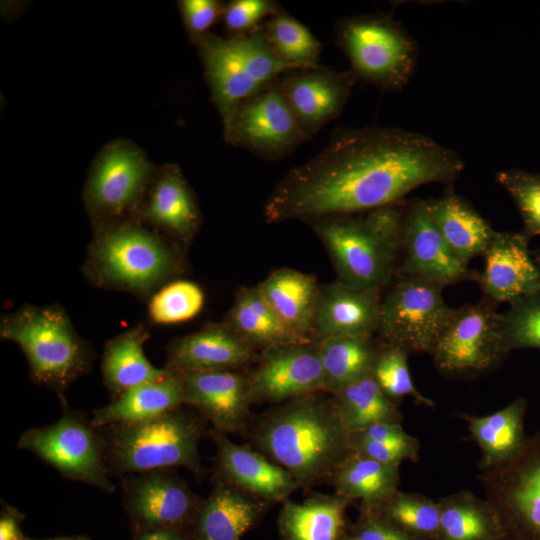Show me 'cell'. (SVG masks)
<instances>
[{"label":"cell","instance_id":"bcb514c9","mask_svg":"<svg viewBox=\"0 0 540 540\" xmlns=\"http://www.w3.org/2000/svg\"><path fill=\"white\" fill-rule=\"evenodd\" d=\"M349 533L361 540H414L375 513L364 510H359V516L350 525Z\"/></svg>","mask_w":540,"mask_h":540},{"label":"cell","instance_id":"4316f807","mask_svg":"<svg viewBox=\"0 0 540 540\" xmlns=\"http://www.w3.org/2000/svg\"><path fill=\"white\" fill-rule=\"evenodd\" d=\"M430 215L452 251L465 263L483 255L496 234L489 222L450 186L428 200Z\"/></svg>","mask_w":540,"mask_h":540},{"label":"cell","instance_id":"f6af8a7d","mask_svg":"<svg viewBox=\"0 0 540 540\" xmlns=\"http://www.w3.org/2000/svg\"><path fill=\"white\" fill-rule=\"evenodd\" d=\"M179 7L185 27L196 42L223 15L225 4L216 0H182Z\"/></svg>","mask_w":540,"mask_h":540},{"label":"cell","instance_id":"ee69618b","mask_svg":"<svg viewBox=\"0 0 540 540\" xmlns=\"http://www.w3.org/2000/svg\"><path fill=\"white\" fill-rule=\"evenodd\" d=\"M350 449L352 453L380 463L398 465L409 460H419L420 443L412 436L404 442H377L358 438L350 433Z\"/></svg>","mask_w":540,"mask_h":540},{"label":"cell","instance_id":"d590c367","mask_svg":"<svg viewBox=\"0 0 540 540\" xmlns=\"http://www.w3.org/2000/svg\"><path fill=\"white\" fill-rule=\"evenodd\" d=\"M338 416L350 432L378 423H402L396 402L379 387L372 374L366 375L331 394Z\"/></svg>","mask_w":540,"mask_h":540},{"label":"cell","instance_id":"2e32d148","mask_svg":"<svg viewBox=\"0 0 540 540\" xmlns=\"http://www.w3.org/2000/svg\"><path fill=\"white\" fill-rule=\"evenodd\" d=\"M246 375L253 404H279L308 393L323 392L324 375L317 340L265 349Z\"/></svg>","mask_w":540,"mask_h":540},{"label":"cell","instance_id":"e0dca14e","mask_svg":"<svg viewBox=\"0 0 540 540\" xmlns=\"http://www.w3.org/2000/svg\"><path fill=\"white\" fill-rule=\"evenodd\" d=\"M401 247L405 253L401 274L420 277L443 288L477 278L443 238L430 215L428 200H412L405 205Z\"/></svg>","mask_w":540,"mask_h":540},{"label":"cell","instance_id":"ba28073f","mask_svg":"<svg viewBox=\"0 0 540 540\" xmlns=\"http://www.w3.org/2000/svg\"><path fill=\"white\" fill-rule=\"evenodd\" d=\"M335 34L357 81L390 92L402 90L409 82L417 46L406 29L389 15L343 18L337 23Z\"/></svg>","mask_w":540,"mask_h":540},{"label":"cell","instance_id":"d6986e66","mask_svg":"<svg viewBox=\"0 0 540 540\" xmlns=\"http://www.w3.org/2000/svg\"><path fill=\"white\" fill-rule=\"evenodd\" d=\"M216 445L214 479L269 504L285 501L300 488L294 477L248 445H239L227 434L209 431Z\"/></svg>","mask_w":540,"mask_h":540},{"label":"cell","instance_id":"74e56055","mask_svg":"<svg viewBox=\"0 0 540 540\" xmlns=\"http://www.w3.org/2000/svg\"><path fill=\"white\" fill-rule=\"evenodd\" d=\"M414 540H435L439 503L418 492L398 490L386 503L371 511Z\"/></svg>","mask_w":540,"mask_h":540},{"label":"cell","instance_id":"1f68e13d","mask_svg":"<svg viewBox=\"0 0 540 540\" xmlns=\"http://www.w3.org/2000/svg\"><path fill=\"white\" fill-rule=\"evenodd\" d=\"M526 410V399L519 397L492 414L463 416L472 439L482 452L480 470L508 461L521 451L527 440L524 429Z\"/></svg>","mask_w":540,"mask_h":540},{"label":"cell","instance_id":"5b68a950","mask_svg":"<svg viewBox=\"0 0 540 540\" xmlns=\"http://www.w3.org/2000/svg\"><path fill=\"white\" fill-rule=\"evenodd\" d=\"M0 337L23 351L31 379L53 391L66 409L65 393L88 373L93 351L59 305H23L0 321Z\"/></svg>","mask_w":540,"mask_h":540},{"label":"cell","instance_id":"60d3db41","mask_svg":"<svg viewBox=\"0 0 540 540\" xmlns=\"http://www.w3.org/2000/svg\"><path fill=\"white\" fill-rule=\"evenodd\" d=\"M502 336L509 353L516 349L540 350V292L509 304L502 314Z\"/></svg>","mask_w":540,"mask_h":540},{"label":"cell","instance_id":"f5cc1de1","mask_svg":"<svg viewBox=\"0 0 540 540\" xmlns=\"http://www.w3.org/2000/svg\"><path fill=\"white\" fill-rule=\"evenodd\" d=\"M343 540H361L360 538L352 535L351 533H348Z\"/></svg>","mask_w":540,"mask_h":540},{"label":"cell","instance_id":"b9f144b4","mask_svg":"<svg viewBox=\"0 0 540 540\" xmlns=\"http://www.w3.org/2000/svg\"><path fill=\"white\" fill-rule=\"evenodd\" d=\"M497 182L509 193L522 217L523 234L540 236V174L523 170H504Z\"/></svg>","mask_w":540,"mask_h":540},{"label":"cell","instance_id":"7bdbcfd3","mask_svg":"<svg viewBox=\"0 0 540 540\" xmlns=\"http://www.w3.org/2000/svg\"><path fill=\"white\" fill-rule=\"evenodd\" d=\"M280 11L272 0H233L225 4L222 18L229 32L240 34L260 27L262 20Z\"/></svg>","mask_w":540,"mask_h":540},{"label":"cell","instance_id":"9a60e30c","mask_svg":"<svg viewBox=\"0 0 540 540\" xmlns=\"http://www.w3.org/2000/svg\"><path fill=\"white\" fill-rule=\"evenodd\" d=\"M152 166L140 150L124 142L107 147L94 164L85 202L98 222L122 218L142 197Z\"/></svg>","mask_w":540,"mask_h":540},{"label":"cell","instance_id":"e575fe53","mask_svg":"<svg viewBox=\"0 0 540 540\" xmlns=\"http://www.w3.org/2000/svg\"><path fill=\"white\" fill-rule=\"evenodd\" d=\"M323 392L331 394L371 374L379 349L372 336H334L317 340Z\"/></svg>","mask_w":540,"mask_h":540},{"label":"cell","instance_id":"681fc988","mask_svg":"<svg viewBox=\"0 0 540 540\" xmlns=\"http://www.w3.org/2000/svg\"><path fill=\"white\" fill-rule=\"evenodd\" d=\"M134 540H189V538L185 530L151 529L137 532Z\"/></svg>","mask_w":540,"mask_h":540},{"label":"cell","instance_id":"ac0fdd59","mask_svg":"<svg viewBox=\"0 0 540 540\" xmlns=\"http://www.w3.org/2000/svg\"><path fill=\"white\" fill-rule=\"evenodd\" d=\"M356 82L350 70L338 72L321 66L289 71L277 80L309 139L340 115Z\"/></svg>","mask_w":540,"mask_h":540},{"label":"cell","instance_id":"8992f818","mask_svg":"<svg viewBox=\"0 0 540 540\" xmlns=\"http://www.w3.org/2000/svg\"><path fill=\"white\" fill-rule=\"evenodd\" d=\"M99 430L110 475L122 477L176 467L202 473L198 449L207 432V421L198 412L180 407L149 420Z\"/></svg>","mask_w":540,"mask_h":540},{"label":"cell","instance_id":"f35d334b","mask_svg":"<svg viewBox=\"0 0 540 540\" xmlns=\"http://www.w3.org/2000/svg\"><path fill=\"white\" fill-rule=\"evenodd\" d=\"M204 304L205 294L197 283L174 279L149 298L148 316L158 325L177 324L196 317Z\"/></svg>","mask_w":540,"mask_h":540},{"label":"cell","instance_id":"d4e9b609","mask_svg":"<svg viewBox=\"0 0 540 540\" xmlns=\"http://www.w3.org/2000/svg\"><path fill=\"white\" fill-rule=\"evenodd\" d=\"M140 216L178 245L196 235L201 222L199 207L178 167L170 165L159 173Z\"/></svg>","mask_w":540,"mask_h":540},{"label":"cell","instance_id":"7a4b0ae2","mask_svg":"<svg viewBox=\"0 0 540 540\" xmlns=\"http://www.w3.org/2000/svg\"><path fill=\"white\" fill-rule=\"evenodd\" d=\"M319 392L279 403L247 428L257 451L288 471L300 488L330 481L351 453L350 432L331 396Z\"/></svg>","mask_w":540,"mask_h":540},{"label":"cell","instance_id":"f546056e","mask_svg":"<svg viewBox=\"0 0 540 540\" xmlns=\"http://www.w3.org/2000/svg\"><path fill=\"white\" fill-rule=\"evenodd\" d=\"M185 405L180 375L168 376L135 386L93 412L92 424L99 428L149 420Z\"/></svg>","mask_w":540,"mask_h":540},{"label":"cell","instance_id":"52a82bcc","mask_svg":"<svg viewBox=\"0 0 540 540\" xmlns=\"http://www.w3.org/2000/svg\"><path fill=\"white\" fill-rule=\"evenodd\" d=\"M195 43L223 130L243 101L297 70L273 52L262 25L226 38L208 33Z\"/></svg>","mask_w":540,"mask_h":540},{"label":"cell","instance_id":"3957f363","mask_svg":"<svg viewBox=\"0 0 540 540\" xmlns=\"http://www.w3.org/2000/svg\"><path fill=\"white\" fill-rule=\"evenodd\" d=\"M184 271L178 244L137 222H98L83 272L91 284L150 298Z\"/></svg>","mask_w":540,"mask_h":540},{"label":"cell","instance_id":"484cf974","mask_svg":"<svg viewBox=\"0 0 540 540\" xmlns=\"http://www.w3.org/2000/svg\"><path fill=\"white\" fill-rule=\"evenodd\" d=\"M352 503L337 493H314L301 503L286 499L277 520L280 540H343Z\"/></svg>","mask_w":540,"mask_h":540},{"label":"cell","instance_id":"7dc6e473","mask_svg":"<svg viewBox=\"0 0 540 540\" xmlns=\"http://www.w3.org/2000/svg\"><path fill=\"white\" fill-rule=\"evenodd\" d=\"M351 434L364 440L377 442H404L412 438L400 423H378Z\"/></svg>","mask_w":540,"mask_h":540},{"label":"cell","instance_id":"8d00e7d4","mask_svg":"<svg viewBox=\"0 0 540 540\" xmlns=\"http://www.w3.org/2000/svg\"><path fill=\"white\" fill-rule=\"evenodd\" d=\"M262 28L269 46L282 61L297 70L319 66L321 42L295 18L280 11Z\"/></svg>","mask_w":540,"mask_h":540},{"label":"cell","instance_id":"ab89813d","mask_svg":"<svg viewBox=\"0 0 540 540\" xmlns=\"http://www.w3.org/2000/svg\"><path fill=\"white\" fill-rule=\"evenodd\" d=\"M408 355L406 350L398 346L379 343L371 374L381 390L394 402L411 396L418 404L434 408V402L424 396L412 381Z\"/></svg>","mask_w":540,"mask_h":540},{"label":"cell","instance_id":"f907efd6","mask_svg":"<svg viewBox=\"0 0 540 540\" xmlns=\"http://www.w3.org/2000/svg\"><path fill=\"white\" fill-rule=\"evenodd\" d=\"M31 540V539H26ZM44 540H90L86 536H64V537H56L51 539H44Z\"/></svg>","mask_w":540,"mask_h":540},{"label":"cell","instance_id":"4fadbf2b","mask_svg":"<svg viewBox=\"0 0 540 540\" xmlns=\"http://www.w3.org/2000/svg\"><path fill=\"white\" fill-rule=\"evenodd\" d=\"M224 137L229 144L267 160L285 157L309 140L277 81L237 107Z\"/></svg>","mask_w":540,"mask_h":540},{"label":"cell","instance_id":"4dcf8cb0","mask_svg":"<svg viewBox=\"0 0 540 540\" xmlns=\"http://www.w3.org/2000/svg\"><path fill=\"white\" fill-rule=\"evenodd\" d=\"M224 322L257 351L313 340L293 332L257 286L238 289Z\"/></svg>","mask_w":540,"mask_h":540},{"label":"cell","instance_id":"5bb4252c","mask_svg":"<svg viewBox=\"0 0 540 540\" xmlns=\"http://www.w3.org/2000/svg\"><path fill=\"white\" fill-rule=\"evenodd\" d=\"M120 478L123 506L137 532L151 529L188 531L202 499L174 468L127 474Z\"/></svg>","mask_w":540,"mask_h":540},{"label":"cell","instance_id":"83f0119b","mask_svg":"<svg viewBox=\"0 0 540 540\" xmlns=\"http://www.w3.org/2000/svg\"><path fill=\"white\" fill-rule=\"evenodd\" d=\"M257 288L293 332L315 340L314 320L320 290L315 276L280 268L271 272Z\"/></svg>","mask_w":540,"mask_h":540},{"label":"cell","instance_id":"7c38bea8","mask_svg":"<svg viewBox=\"0 0 540 540\" xmlns=\"http://www.w3.org/2000/svg\"><path fill=\"white\" fill-rule=\"evenodd\" d=\"M477 478L503 540H540V432L527 437L515 457L481 470Z\"/></svg>","mask_w":540,"mask_h":540},{"label":"cell","instance_id":"d6a6232c","mask_svg":"<svg viewBox=\"0 0 540 540\" xmlns=\"http://www.w3.org/2000/svg\"><path fill=\"white\" fill-rule=\"evenodd\" d=\"M399 467L351 452L337 468L330 482L335 493L353 502L359 500V510L374 511L399 490Z\"/></svg>","mask_w":540,"mask_h":540},{"label":"cell","instance_id":"44dd1931","mask_svg":"<svg viewBox=\"0 0 540 540\" xmlns=\"http://www.w3.org/2000/svg\"><path fill=\"white\" fill-rule=\"evenodd\" d=\"M258 356V351L228 324L211 323L171 340L164 367L177 375L240 370L253 365Z\"/></svg>","mask_w":540,"mask_h":540},{"label":"cell","instance_id":"277c9868","mask_svg":"<svg viewBox=\"0 0 540 540\" xmlns=\"http://www.w3.org/2000/svg\"><path fill=\"white\" fill-rule=\"evenodd\" d=\"M405 205L308 221L326 247L338 280L370 290L390 284L402 246Z\"/></svg>","mask_w":540,"mask_h":540},{"label":"cell","instance_id":"cb8c5ba5","mask_svg":"<svg viewBox=\"0 0 540 540\" xmlns=\"http://www.w3.org/2000/svg\"><path fill=\"white\" fill-rule=\"evenodd\" d=\"M269 503L225 483L201 501L187 533L189 540H241L263 517Z\"/></svg>","mask_w":540,"mask_h":540},{"label":"cell","instance_id":"ffe728a7","mask_svg":"<svg viewBox=\"0 0 540 540\" xmlns=\"http://www.w3.org/2000/svg\"><path fill=\"white\" fill-rule=\"evenodd\" d=\"M180 376L185 405L193 407L213 429L225 434L247 430L253 403L246 374L240 370H219Z\"/></svg>","mask_w":540,"mask_h":540},{"label":"cell","instance_id":"9c48e42d","mask_svg":"<svg viewBox=\"0 0 540 540\" xmlns=\"http://www.w3.org/2000/svg\"><path fill=\"white\" fill-rule=\"evenodd\" d=\"M485 299L454 308L431 352L435 367L447 377L471 379L493 370L508 356L502 314Z\"/></svg>","mask_w":540,"mask_h":540},{"label":"cell","instance_id":"7402d4cb","mask_svg":"<svg viewBox=\"0 0 540 540\" xmlns=\"http://www.w3.org/2000/svg\"><path fill=\"white\" fill-rule=\"evenodd\" d=\"M528 241L523 232H496L476 278L486 299L511 304L540 292V274Z\"/></svg>","mask_w":540,"mask_h":540},{"label":"cell","instance_id":"f1b7e54d","mask_svg":"<svg viewBox=\"0 0 540 540\" xmlns=\"http://www.w3.org/2000/svg\"><path fill=\"white\" fill-rule=\"evenodd\" d=\"M148 339L147 328L138 324L106 342L101 372L112 400L135 386L171 374L165 367H155L146 357L144 344Z\"/></svg>","mask_w":540,"mask_h":540},{"label":"cell","instance_id":"603a6c76","mask_svg":"<svg viewBox=\"0 0 540 540\" xmlns=\"http://www.w3.org/2000/svg\"><path fill=\"white\" fill-rule=\"evenodd\" d=\"M381 300L379 290L359 288L338 279L320 286L314 339L373 336L378 327Z\"/></svg>","mask_w":540,"mask_h":540},{"label":"cell","instance_id":"836d02e7","mask_svg":"<svg viewBox=\"0 0 540 540\" xmlns=\"http://www.w3.org/2000/svg\"><path fill=\"white\" fill-rule=\"evenodd\" d=\"M438 503L435 540H503L499 518L485 498L460 490L440 498Z\"/></svg>","mask_w":540,"mask_h":540},{"label":"cell","instance_id":"30bf717a","mask_svg":"<svg viewBox=\"0 0 540 540\" xmlns=\"http://www.w3.org/2000/svg\"><path fill=\"white\" fill-rule=\"evenodd\" d=\"M17 446L33 452L69 480L106 493L115 489L109 478L100 430L82 413L66 408L55 423L22 433Z\"/></svg>","mask_w":540,"mask_h":540},{"label":"cell","instance_id":"8fae6325","mask_svg":"<svg viewBox=\"0 0 540 540\" xmlns=\"http://www.w3.org/2000/svg\"><path fill=\"white\" fill-rule=\"evenodd\" d=\"M442 290L436 283L400 273L381 300L379 343L409 354H429L454 311L445 303Z\"/></svg>","mask_w":540,"mask_h":540},{"label":"cell","instance_id":"c3c4849f","mask_svg":"<svg viewBox=\"0 0 540 540\" xmlns=\"http://www.w3.org/2000/svg\"><path fill=\"white\" fill-rule=\"evenodd\" d=\"M2 506L0 540H26L20 528L22 520L20 512L8 504H2Z\"/></svg>","mask_w":540,"mask_h":540},{"label":"cell","instance_id":"816d5d0a","mask_svg":"<svg viewBox=\"0 0 540 540\" xmlns=\"http://www.w3.org/2000/svg\"><path fill=\"white\" fill-rule=\"evenodd\" d=\"M532 254H533V257L535 259V262L537 264L539 274H540V250H538L536 252H532Z\"/></svg>","mask_w":540,"mask_h":540},{"label":"cell","instance_id":"6da1fadb","mask_svg":"<svg viewBox=\"0 0 540 540\" xmlns=\"http://www.w3.org/2000/svg\"><path fill=\"white\" fill-rule=\"evenodd\" d=\"M463 169L455 151L424 134L340 127L316 156L277 184L263 217L271 224L361 214L402 203L419 186L451 184Z\"/></svg>","mask_w":540,"mask_h":540}]
</instances>
